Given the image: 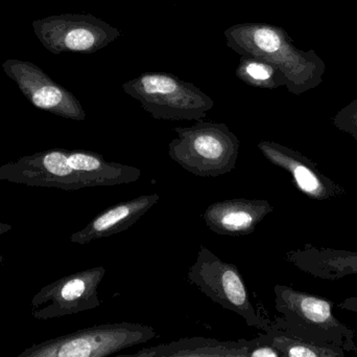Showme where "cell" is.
I'll use <instances>...</instances> for the list:
<instances>
[{"instance_id":"6","label":"cell","mask_w":357,"mask_h":357,"mask_svg":"<svg viewBox=\"0 0 357 357\" xmlns=\"http://www.w3.org/2000/svg\"><path fill=\"white\" fill-rule=\"evenodd\" d=\"M33 29L42 45L54 54H93L121 37V31L92 15L62 14L38 19Z\"/></svg>"},{"instance_id":"15","label":"cell","mask_w":357,"mask_h":357,"mask_svg":"<svg viewBox=\"0 0 357 357\" xmlns=\"http://www.w3.org/2000/svg\"><path fill=\"white\" fill-rule=\"evenodd\" d=\"M264 335L257 337L261 343L273 346L280 352L282 357H341L345 356V351L340 349L322 347L314 345L305 340L299 339L279 330L270 324Z\"/></svg>"},{"instance_id":"1","label":"cell","mask_w":357,"mask_h":357,"mask_svg":"<svg viewBox=\"0 0 357 357\" xmlns=\"http://www.w3.org/2000/svg\"><path fill=\"white\" fill-rule=\"evenodd\" d=\"M274 293L281 314L271 322L275 328L314 345L357 354L354 331L335 318L331 301L285 285H276Z\"/></svg>"},{"instance_id":"18","label":"cell","mask_w":357,"mask_h":357,"mask_svg":"<svg viewBox=\"0 0 357 357\" xmlns=\"http://www.w3.org/2000/svg\"><path fill=\"white\" fill-rule=\"evenodd\" d=\"M13 226L8 224H3V222H0V236L3 234H6V233L10 232L12 230ZM4 262L3 256H0V265Z\"/></svg>"},{"instance_id":"19","label":"cell","mask_w":357,"mask_h":357,"mask_svg":"<svg viewBox=\"0 0 357 357\" xmlns=\"http://www.w3.org/2000/svg\"><path fill=\"white\" fill-rule=\"evenodd\" d=\"M0 293H1V287H0Z\"/></svg>"},{"instance_id":"10","label":"cell","mask_w":357,"mask_h":357,"mask_svg":"<svg viewBox=\"0 0 357 357\" xmlns=\"http://www.w3.org/2000/svg\"><path fill=\"white\" fill-rule=\"evenodd\" d=\"M274 211L266 199L232 198L212 203L202 218L211 232L220 236H245Z\"/></svg>"},{"instance_id":"13","label":"cell","mask_w":357,"mask_h":357,"mask_svg":"<svg viewBox=\"0 0 357 357\" xmlns=\"http://www.w3.org/2000/svg\"><path fill=\"white\" fill-rule=\"evenodd\" d=\"M257 340L220 341L208 337H188L146 348L131 356L140 357H254Z\"/></svg>"},{"instance_id":"14","label":"cell","mask_w":357,"mask_h":357,"mask_svg":"<svg viewBox=\"0 0 357 357\" xmlns=\"http://www.w3.org/2000/svg\"><path fill=\"white\" fill-rule=\"evenodd\" d=\"M69 155L85 188L133 184L142 176V170L138 168L111 163L91 151L70 150Z\"/></svg>"},{"instance_id":"2","label":"cell","mask_w":357,"mask_h":357,"mask_svg":"<svg viewBox=\"0 0 357 357\" xmlns=\"http://www.w3.org/2000/svg\"><path fill=\"white\" fill-rule=\"evenodd\" d=\"M177 138L169 155L183 169L199 177H218L236 167L241 142L224 123L197 121L190 127H176Z\"/></svg>"},{"instance_id":"7","label":"cell","mask_w":357,"mask_h":357,"mask_svg":"<svg viewBox=\"0 0 357 357\" xmlns=\"http://www.w3.org/2000/svg\"><path fill=\"white\" fill-rule=\"evenodd\" d=\"M105 275L104 266H96L42 287L31 300V316L47 321L100 307L98 286Z\"/></svg>"},{"instance_id":"5","label":"cell","mask_w":357,"mask_h":357,"mask_svg":"<svg viewBox=\"0 0 357 357\" xmlns=\"http://www.w3.org/2000/svg\"><path fill=\"white\" fill-rule=\"evenodd\" d=\"M187 280L214 303L241 316L248 326L268 330L271 322L256 312L238 268L222 261L204 245L187 272Z\"/></svg>"},{"instance_id":"9","label":"cell","mask_w":357,"mask_h":357,"mask_svg":"<svg viewBox=\"0 0 357 357\" xmlns=\"http://www.w3.org/2000/svg\"><path fill=\"white\" fill-rule=\"evenodd\" d=\"M258 149L273 165L291 173L299 190L310 198L327 201L344 194L343 188L323 174L317 163L300 153L268 140L260 142Z\"/></svg>"},{"instance_id":"12","label":"cell","mask_w":357,"mask_h":357,"mask_svg":"<svg viewBox=\"0 0 357 357\" xmlns=\"http://www.w3.org/2000/svg\"><path fill=\"white\" fill-rule=\"evenodd\" d=\"M285 260L305 274L335 281L357 275V253L305 245L285 254Z\"/></svg>"},{"instance_id":"3","label":"cell","mask_w":357,"mask_h":357,"mask_svg":"<svg viewBox=\"0 0 357 357\" xmlns=\"http://www.w3.org/2000/svg\"><path fill=\"white\" fill-rule=\"evenodd\" d=\"M123 88L157 119L201 121L214 106L213 100L197 86L172 73H142Z\"/></svg>"},{"instance_id":"17","label":"cell","mask_w":357,"mask_h":357,"mask_svg":"<svg viewBox=\"0 0 357 357\" xmlns=\"http://www.w3.org/2000/svg\"><path fill=\"white\" fill-rule=\"evenodd\" d=\"M340 307L357 314V298H349L340 304Z\"/></svg>"},{"instance_id":"4","label":"cell","mask_w":357,"mask_h":357,"mask_svg":"<svg viewBox=\"0 0 357 357\" xmlns=\"http://www.w3.org/2000/svg\"><path fill=\"white\" fill-rule=\"evenodd\" d=\"M155 337L156 331L146 325L108 323L35 344L18 357H106Z\"/></svg>"},{"instance_id":"8","label":"cell","mask_w":357,"mask_h":357,"mask_svg":"<svg viewBox=\"0 0 357 357\" xmlns=\"http://www.w3.org/2000/svg\"><path fill=\"white\" fill-rule=\"evenodd\" d=\"M1 67L33 106L64 119H86L79 101L37 65L29 61L10 59L2 63Z\"/></svg>"},{"instance_id":"16","label":"cell","mask_w":357,"mask_h":357,"mask_svg":"<svg viewBox=\"0 0 357 357\" xmlns=\"http://www.w3.org/2000/svg\"><path fill=\"white\" fill-rule=\"evenodd\" d=\"M275 68L272 63L254 57L241 56L236 68L239 80L248 85L255 87H270L275 78Z\"/></svg>"},{"instance_id":"11","label":"cell","mask_w":357,"mask_h":357,"mask_svg":"<svg viewBox=\"0 0 357 357\" xmlns=\"http://www.w3.org/2000/svg\"><path fill=\"white\" fill-rule=\"evenodd\" d=\"M159 201V194L142 195L112 205L96 216L83 230L73 233L70 241L77 245H87L125 232L137 224Z\"/></svg>"}]
</instances>
